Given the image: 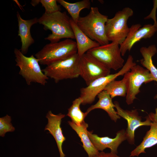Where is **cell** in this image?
<instances>
[{"mask_svg": "<svg viewBox=\"0 0 157 157\" xmlns=\"http://www.w3.org/2000/svg\"><path fill=\"white\" fill-rule=\"evenodd\" d=\"M70 19L66 12L59 11L51 14L44 13L38 19V23L43 25L45 30L51 31L45 39L53 43L64 38L75 39Z\"/></svg>", "mask_w": 157, "mask_h": 157, "instance_id": "6da1fadb", "label": "cell"}, {"mask_svg": "<svg viewBox=\"0 0 157 157\" xmlns=\"http://www.w3.org/2000/svg\"><path fill=\"white\" fill-rule=\"evenodd\" d=\"M107 15L101 14L97 7H91L89 13L80 17L77 23L79 28L91 39L102 45L109 43L105 30Z\"/></svg>", "mask_w": 157, "mask_h": 157, "instance_id": "7a4b0ae2", "label": "cell"}, {"mask_svg": "<svg viewBox=\"0 0 157 157\" xmlns=\"http://www.w3.org/2000/svg\"><path fill=\"white\" fill-rule=\"evenodd\" d=\"M77 52L76 42L66 39L46 44L35 56L39 60L40 64L47 66L68 58Z\"/></svg>", "mask_w": 157, "mask_h": 157, "instance_id": "3957f363", "label": "cell"}, {"mask_svg": "<svg viewBox=\"0 0 157 157\" xmlns=\"http://www.w3.org/2000/svg\"><path fill=\"white\" fill-rule=\"evenodd\" d=\"M14 53L16 65L19 68V74L24 79L26 83L30 85L34 82L45 85L49 78L41 69L39 60L33 55L26 56L17 48L15 49Z\"/></svg>", "mask_w": 157, "mask_h": 157, "instance_id": "277c9868", "label": "cell"}, {"mask_svg": "<svg viewBox=\"0 0 157 157\" xmlns=\"http://www.w3.org/2000/svg\"><path fill=\"white\" fill-rule=\"evenodd\" d=\"M136 64L135 63L133 62V58L129 57L124 66L118 72L98 78L92 81L87 87L81 88L80 90V97L82 100V104L85 105L92 103L96 96L104 90L108 83L117 77L124 75Z\"/></svg>", "mask_w": 157, "mask_h": 157, "instance_id": "5b68a950", "label": "cell"}, {"mask_svg": "<svg viewBox=\"0 0 157 157\" xmlns=\"http://www.w3.org/2000/svg\"><path fill=\"white\" fill-rule=\"evenodd\" d=\"M133 11L127 7L117 12L114 16L108 19L106 24V35L109 41L121 44L126 38L130 31L127 22L133 16Z\"/></svg>", "mask_w": 157, "mask_h": 157, "instance_id": "8992f818", "label": "cell"}, {"mask_svg": "<svg viewBox=\"0 0 157 157\" xmlns=\"http://www.w3.org/2000/svg\"><path fill=\"white\" fill-rule=\"evenodd\" d=\"M79 59L77 53L66 59L47 66L42 70L47 77L53 79L56 83L64 79L77 78L79 76Z\"/></svg>", "mask_w": 157, "mask_h": 157, "instance_id": "52a82bcc", "label": "cell"}, {"mask_svg": "<svg viewBox=\"0 0 157 157\" xmlns=\"http://www.w3.org/2000/svg\"><path fill=\"white\" fill-rule=\"evenodd\" d=\"M119 46L116 42H111L92 49L86 53L110 69L117 70L122 68L124 65V60L122 57Z\"/></svg>", "mask_w": 157, "mask_h": 157, "instance_id": "ba28073f", "label": "cell"}, {"mask_svg": "<svg viewBox=\"0 0 157 157\" xmlns=\"http://www.w3.org/2000/svg\"><path fill=\"white\" fill-rule=\"evenodd\" d=\"M79 76L87 85L95 80L110 74V69L93 56L86 53L79 58Z\"/></svg>", "mask_w": 157, "mask_h": 157, "instance_id": "9c48e42d", "label": "cell"}, {"mask_svg": "<svg viewBox=\"0 0 157 157\" xmlns=\"http://www.w3.org/2000/svg\"><path fill=\"white\" fill-rule=\"evenodd\" d=\"M128 74L126 101L128 105H130L136 99V96L140 92L142 84L149 83L154 79L148 70L136 64L131 68Z\"/></svg>", "mask_w": 157, "mask_h": 157, "instance_id": "30bf717a", "label": "cell"}, {"mask_svg": "<svg viewBox=\"0 0 157 157\" xmlns=\"http://www.w3.org/2000/svg\"><path fill=\"white\" fill-rule=\"evenodd\" d=\"M114 104L118 115L127 121V127L125 130L126 140L129 144H134L135 130L141 126H150L152 121L151 117L149 114L146 117V120L142 121L141 117L139 115L136 109L131 110H125L120 107L117 101H115Z\"/></svg>", "mask_w": 157, "mask_h": 157, "instance_id": "8fae6325", "label": "cell"}, {"mask_svg": "<svg viewBox=\"0 0 157 157\" xmlns=\"http://www.w3.org/2000/svg\"><path fill=\"white\" fill-rule=\"evenodd\" d=\"M140 24H134L130 28L126 38L120 45L122 56L125 55L127 51H130L133 45L142 39L149 38L157 31V26L154 24L144 25L142 28Z\"/></svg>", "mask_w": 157, "mask_h": 157, "instance_id": "7c38bea8", "label": "cell"}, {"mask_svg": "<svg viewBox=\"0 0 157 157\" xmlns=\"http://www.w3.org/2000/svg\"><path fill=\"white\" fill-rule=\"evenodd\" d=\"M88 134L92 143L98 151H103L106 148L110 149L111 152L117 154L119 146L126 140L125 130L122 129L118 131L114 138L108 137H100L93 134L92 131H88Z\"/></svg>", "mask_w": 157, "mask_h": 157, "instance_id": "4fadbf2b", "label": "cell"}, {"mask_svg": "<svg viewBox=\"0 0 157 157\" xmlns=\"http://www.w3.org/2000/svg\"><path fill=\"white\" fill-rule=\"evenodd\" d=\"M65 115L61 113L58 115L53 113L51 110L49 111L46 117L48 123L44 130L49 131V133L53 137L56 142L60 154V157H65L63 152L62 145L66 139L63 133L60 124L62 119Z\"/></svg>", "mask_w": 157, "mask_h": 157, "instance_id": "5bb4252c", "label": "cell"}, {"mask_svg": "<svg viewBox=\"0 0 157 157\" xmlns=\"http://www.w3.org/2000/svg\"><path fill=\"white\" fill-rule=\"evenodd\" d=\"M17 17L19 27L18 35L21 38L22 43L20 51L24 55L27 53L30 46L34 43V40L31 34L30 29L32 25L38 23V19L35 17L30 19H24L18 11Z\"/></svg>", "mask_w": 157, "mask_h": 157, "instance_id": "9a60e30c", "label": "cell"}, {"mask_svg": "<svg viewBox=\"0 0 157 157\" xmlns=\"http://www.w3.org/2000/svg\"><path fill=\"white\" fill-rule=\"evenodd\" d=\"M70 21L76 40L77 53L79 58L88 51L100 45L99 43L91 39L85 34L71 18Z\"/></svg>", "mask_w": 157, "mask_h": 157, "instance_id": "2e32d148", "label": "cell"}, {"mask_svg": "<svg viewBox=\"0 0 157 157\" xmlns=\"http://www.w3.org/2000/svg\"><path fill=\"white\" fill-rule=\"evenodd\" d=\"M99 100L95 104L88 108L86 112L88 114L92 110L96 109H101L105 111L111 119L116 122L120 117L115 110V105L112 101L110 95L105 90H103L97 96Z\"/></svg>", "mask_w": 157, "mask_h": 157, "instance_id": "e0dca14e", "label": "cell"}, {"mask_svg": "<svg viewBox=\"0 0 157 157\" xmlns=\"http://www.w3.org/2000/svg\"><path fill=\"white\" fill-rule=\"evenodd\" d=\"M69 124L75 131L81 139L83 147L88 155V157L94 156L99 152L94 147L88 134V124L84 122L80 126L75 124L72 121L68 122Z\"/></svg>", "mask_w": 157, "mask_h": 157, "instance_id": "ac0fdd59", "label": "cell"}, {"mask_svg": "<svg viewBox=\"0 0 157 157\" xmlns=\"http://www.w3.org/2000/svg\"><path fill=\"white\" fill-rule=\"evenodd\" d=\"M150 126L142 141L131 152L130 157L138 156L142 153H146V149L157 144V122L152 121Z\"/></svg>", "mask_w": 157, "mask_h": 157, "instance_id": "d6986e66", "label": "cell"}, {"mask_svg": "<svg viewBox=\"0 0 157 157\" xmlns=\"http://www.w3.org/2000/svg\"><path fill=\"white\" fill-rule=\"evenodd\" d=\"M140 51L143 57L140 60L141 64L149 71L154 81L157 82V69L154 65L152 60L153 56L157 53L156 45L152 44L147 47H142Z\"/></svg>", "mask_w": 157, "mask_h": 157, "instance_id": "ffe728a7", "label": "cell"}, {"mask_svg": "<svg viewBox=\"0 0 157 157\" xmlns=\"http://www.w3.org/2000/svg\"><path fill=\"white\" fill-rule=\"evenodd\" d=\"M57 2L66 9L76 24L80 17V11L84 9H90L91 8L89 0H83L74 3H70L64 0H58Z\"/></svg>", "mask_w": 157, "mask_h": 157, "instance_id": "44dd1931", "label": "cell"}, {"mask_svg": "<svg viewBox=\"0 0 157 157\" xmlns=\"http://www.w3.org/2000/svg\"><path fill=\"white\" fill-rule=\"evenodd\" d=\"M129 76L128 72L124 75L121 80H113L105 87L106 90L112 99L116 96L126 97L127 92V81Z\"/></svg>", "mask_w": 157, "mask_h": 157, "instance_id": "7402d4cb", "label": "cell"}, {"mask_svg": "<svg viewBox=\"0 0 157 157\" xmlns=\"http://www.w3.org/2000/svg\"><path fill=\"white\" fill-rule=\"evenodd\" d=\"M82 102V99L80 97L74 100L72 105L68 109L66 115L71 118L72 122L78 126L85 122V118L88 115L86 112H83L80 109V106Z\"/></svg>", "mask_w": 157, "mask_h": 157, "instance_id": "603a6c76", "label": "cell"}, {"mask_svg": "<svg viewBox=\"0 0 157 157\" xmlns=\"http://www.w3.org/2000/svg\"><path fill=\"white\" fill-rule=\"evenodd\" d=\"M11 116L8 115L0 118V136L4 137L5 134L8 132H12L15 131V127L11 122Z\"/></svg>", "mask_w": 157, "mask_h": 157, "instance_id": "cb8c5ba5", "label": "cell"}, {"mask_svg": "<svg viewBox=\"0 0 157 157\" xmlns=\"http://www.w3.org/2000/svg\"><path fill=\"white\" fill-rule=\"evenodd\" d=\"M42 6L45 9V13L51 14L60 11V7L57 4L56 0H40Z\"/></svg>", "mask_w": 157, "mask_h": 157, "instance_id": "d4e9b609", "label": "cell"}, {"mask_svg": "<svg viewBox=\"0 0 157 157\" xmlns=\"http://www.w3.org/2000/svg\"><path fill=\"white\" fill-rule=\"evenodd\" d=\"M91 157H120L117 155L111 152L105 153L104 152H99L97 154Z\"/></svg>", "mask_w": 157, "mask_h": 157, "instance_id": "484cf974", "label": "cell"}, {"mask_svg": "<svg viewBox=\"0 0 157 157\" xmlns=\"http://www.w3.org/2000/svg\"><path fill=\"white\" fill-rule=\"evenodd\" d=\"M156 98H157V96ZM149 114L151 116L152 121L157 122V108L155 109V113H149Z\"/></svg>", "mask_w": 157, "mask_h": 157, "instance_id": "4316f807", "label": "cell"}, {"mask_svg": "<svg viewBox=\"0 0 157 157\" xmlns=\"http://www.w3.org/2000/svg\"><path fill=\"white\" fill-rule=\"evenodd\" d=\"M40 3V0H33L31 1V3L33 6H35Z\"/></svg>", "mask_w": 157, "mask_h": 157, "instance_id": "83f0119b", "label": "cell"}]
</instances>
